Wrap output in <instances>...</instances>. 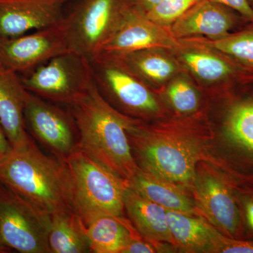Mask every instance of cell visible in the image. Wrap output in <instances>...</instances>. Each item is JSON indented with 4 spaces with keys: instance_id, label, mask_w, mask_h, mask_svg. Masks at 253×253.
Returning a JSON list of instances; mask_svg holds the SVG:
<instances>
[{
    "instance_id": "obj_1",
    "label": "cell",
    "mask_w": 253,
    "mask_h": 253,
    "mask_svg": "<svg viewBox=\"0 0 253 253\" xmlns=\"http://www.w3.org/2000/svg\"><path fill=\"white\" fill-rule=\"evenodd\" d=\"M78 132L77 146L125 181L139 169L126 132L128 118L113 109L94 81L68 105Z\"/></svg>"
},
{
    "instance_id": "obj_2",
    "label": "cell",
    "mask_w": 253,
    "mask_h": 253,
    "mask_svg": "<svg viewBox=\"0 0 253 253\" xmlns=\"http://www.w3.org/2000/svg\"><path fill=\"white\" fill-rule=\"evenodd\" d=\"M0 184L48 217L75 212L63 163L43 154L33 141L0 158Z\"/></svg>"
},
{
    "instance_id": "obj_3",
    "label": "cell",
    "mask_w": 253,
    "mask_h": 253,
    "mask_svg": "<svg viewBox=\"0 0 253 253\" xmlns=\"http://www.w3.org/2000/svg\"><path fill=\"white\" fill-rule=\"evenodd\" d=\"M62 162L71 183L73 210L83 224L101 214L124 217L126 181L78 146Z\"/></svg>"
},
{
    "instance_id": "obj_4",
    "label": "cell",
    "mask_w": 253,
    "mask_h": 253,
    "mask_svg": "<svg viewBox=\"0 0 253 253\" xmlns=\"http://www.w3.org/2000/svg\"><path fill=\"white\" fill-rule=\"evenodd\" d=\"M126 132L139 168L179 186L194 185L201 154L197 143L183 136L157 137L129 118Z\"/></svg>"
},
{
    "instance_id": "obj_5",
    "label": "cell",
    "mask_w": 253,
    "mask_h": 253,
    "mask_svg": "<svg viewBox=\"0 0 253 253\" xmlns=\"http://www.w3.org/2000/svg\"><path fill=\"white\" fill-rule=\"evenodd\" d=\"M27 74L21 80L26 90L68 106L94 81L89 61L72 51L50 59Z\"/></svg>"
},
{
    "instance_id": "obj_6",
    "label": "cell",
    "mask_w": 253,
    "mask_h": 253,
    "mask_svg": "<svg viewBox=\"0 0 253 253\" xmlns=\"http://www.w3.org/2000/svg\"><path fill=\"white\" fill-rule=\"evenodd\" d=\"M89 63L95 84L105 99L134 114L157 112L154 95L122 56L101 52Z\"/></svg>"
},
{
    "instance_id": "obj_7",
    "label": "cell",
    "mask_w": 253,
    "mask_h": 253,
    "mask_svg": "<svg viewBox=\"0 0 253 253\" xmlns=\"http://www.w3.org/2000/svg\"><path fill=\"white\" fill-rule=\"evenodd\" d=\"M121 0H84L63 18L69 49L90 62L117 25Z\"/></svg>"
},
{
    "instance_id": "obj_8",
    "label": "cell",
    "mask_w": 253,
    "mask_h": 253,
    "mask_svg": "<svg viewBox=\"0 0 253 253\" xmlns=\"http://www.w3.org/2000/svg\"><path fill=\"white\" fill-rule=\"evenodd\" d=\"M50 217L0 184V240L21 253H51Z\"/></svg>"
},
{
    "instance_id": "obj_9",
    "label": "cell",
    "mask_w": 253,
    "mask_h": 253,
    "mask_svg": "<svg viewBox=\"0 0 253 253\" xmlns=\"http://www.w3.org/2000/svg\"><path fill=\"white\" fill-rule=\"evenodd\" d=\"M71 51L63 18L60 22L13 38H0V61L18 73H28L50 59Z\"/></svg>"
},
{
    "instance_id": "obj_10",
    "label": "cell",
    "mask_w": 253,
    "mask_h": 253,
    "mask_svg": "<svg viewBox=\"0 0 253 253\" xmlns=\"http://www.w3.org/2000/svg\"><path fill=\"white\" fill-rule=\"evenodd\" d=\"M26 128L62 161L77 146L71 114L47 100L28 91L24 108Z\"/></svg>"
},
{
    "instance_id": "obj_11",
    "label": "cell",
    "mask_w": 253,
    "mask_h": 253,
    "mask_svg": "<svg viewBox=\"0 0 253 253\" xmlns=\"http://www.w3.org/2000/svg\"><path fill=\"white\" fill-rule=\"evenodd\" d=\"M174 37L150 21L126 0H121L118 23L102 52L123 55L157 48L175 47Z\"/></svg>"
},
{
    "instance_id": "obj_12",
    "label": "cell",
    "mask_w": 253,
    "mask_h": 253,
    "mask_svg": "<svg viewBox=\"0 0 253 253\" xmlns=\"http://www.w3.org/2000/svg\"><path fill=\"white\" fill-rule=\"evenodd\" d=\"M223 134L234 175L253 182V92L236 96L228 106Z\"/></svg>"
},
{
    "instance_id": "obj_13",
    "label": "cell",
    "mask_w": 253,
    "mask_h": 253,
    "mask_svg": "<svg viewBox=\"0 0 253 253\" xmlns=\"http://www.w3.org/2000/svg\"><path fill=\"white\" fill-rule=\"evenodd\" d=\"M196 206L216 229L233 239H242L241 216L232 185L210 174L194 181Z\"/></svg>"
},
{
    "instance_id": "obj_14",
    "label": "cell",
    "mask_w": 253,
    "mask_h": 253,
    "mask_svg": "<svg viewBox=\"0 0 253 253\" xmlns=\"http://www.w3.org/2000/svg\"><path fill=\"white\" fill-rule=\"evenodd\" d=\"M59 0H0V38H13L64 18Z\"/></svg>"
},
{
    "instance_id": "obj_15",
    "label": "cell",
    "mask_w": 253,
    "mask_h": 253,
    "mask_svg": "<svg viewBox=\"0 0 253 253\" xmlns=\"http://www.w3.org/2000/svg\"><path fill=\"white\" fill-rule=\"evenodd\" d=\"M244 22L249 21L234 10L210 0H201L173 23L171 34L174 38L206 36L216 41L229 36Z\"/></svg>"
},
{
    "instance_id": "obj_16",
    "label": "cell",
    "mask_w": 253,
    "mask_h": 253,
    "mask_svg": "<svg viewBox=\"0 0 253 253\" xmlns=\"http://www.w3.org/2000/svg\"><path fill=\"white\" fill-rule=\"evenodd\" d=\"M27 94L17 73L0 61V123L13 149H23L33 141L25 123Z\"/></svg>"
},
{
    "instance_id": "obj_17",
    "label": "cell",
    "mask_w": 253,
    "mask_h": 253,
    "mask_svg": "<svg viewBox=\"0 0 253 253\" xmlns=\"http://www.w3.org/2000/svg\"><path fill=\"white\" fill-rule=\"evenodd\" d=\"M129 189L167 211L194 214L196 203L180 186L139 168L134 175L126 181Z\"/></svg>"
},
{
    "instance_id": "obj_18",
    "label": "cell",
    "mask_w": 253,
    "mask_h": 253,
    "mask_svg": "<svg viewBox=\"0 0 253 253\" xmlns=\"http://www.w3.org/2000/svg\"><path fill=\"white\" fill-rule=\"evenodd\" d=\"M125 211L136 230L150 242L174 245L167 220V210L145 199L126 185Z\"/></svg>"
},
{
    "instance_id": "obj_19",
    "label": "cell",
    "mask_w": 253,
    "mask_h": 253,
    "mask_svg": "<svg viewBox=\"0 0 253 253\" xmlns=\"http://www.w3.org/2000/svg\"><path fill=\"white\" fill-rule=\"evenodd\" d=\"M83 229L90 253H121L129 240L139 237L124 217L112 214L98 216L83 224Z\"/></svg>"
},
{
    "instance_id": "obj_20",
    "label": "cell",
    "mask_w": 253,
    "mask_h": 253,
    "mask_svg": "<svg viewBox=\"0 0 253 253\" xmlns=\"http://www.w3.org/2000/svg\"><path fill=\"white\" fill-rule=\"evenodd\" d=\"M169 232L174 245L189 252H213L214 229L192 214L167 211Z\"/></svg>"
},
{
    "instance_id": "obj_21",
    "label": "cell",
    "mask_w": 253,
    "mask_h": 253,
    "mask_svg": "<svg viewBox=\"0 0 253 253\" xmlns=\"http://www.w3.org/2000/svg\"><path fill=\"white\" fill-rule=\"evenodd\" d=\"M48 243L51 253L90 252L83 224L75 212L60 213L50 217Z\"/></svg>"
},
{
    "instance_id": "obj_22",
    "label": "cell",
    "mask_w": 253,
    "mask_h": 253,
    "mask_svg": "<svg viewBox=\"0 0 253 253\" xmlns=\"http://www.w3.org/2000/svg\"><path fill=\"white\" fill-rule=\"evenodd\" d=\"M241 31L211 42L214 49L253 73V22Z\"/></svg>"
},
{
    "instance_id": "obj_23",
    "label": "cell",
    "mask_w": 253,
    "mask_h": 253,
    "mask_svg": "<svg viewBox=\"0 0 253 253\" xmlns=\"http://www.w3.org/2000/svg\"><path fill=\"white\" fill-rule=\"evenodd\" d=\"M126 64L140 78L154 82L167 81L175 71L172 61L150 50L136 51L121 56Z\"/></svg>"
},
{
    "instance_id": "obj_24",
    "label": "cell",
    "mask_w": 253,
    "mask_h": 253,
    "mask_svg": "<svg viewBox=\"0 0 253 253\" xmlns=\"http://www.w3.org/2000/svg\"><path fill=\"white\" fill-rule=\"evenodd\" d=\"M200 1L201 0H162L144 14L158 26H172Z\"/></svg>"
},
{
    "instance_id": "obj_25",
    "label": "cell",
    "mask_w": 253,
    "mask_h": 253,
    "mask_svg": "<svg viewBox=\"0 0 253 253\" xmlns=\"http://www.w3.org/2000/svg\"><path fill=\"white\" fill-rule=\"evenodd\" d=\"M168 96L173 107L181 113L191 112L199 104L197 93L184 80H176L171 83L168 89Z\"/></svg>"
},
{
    "instance_id": "obj_26",
    "label": "cell",
    "mask_w": 253,
    "mask_h": 253,
    "mask_svg": "<svg viewBox=\"0 0 253 253\" xmlns=\"http://www.w3.org/2000/svg\"><path fill=\"white\" fill-rule=\"evenodd\" d=\"M244 187L233 186L241 216L242 239L253 240V182Z\"/></svg>"
},
{
    "instance_id": "obj_27",
    "label": "cell",
    "mask_w": 253,
    "mask_h": 253,
    "mask_svg": "<svg viewBox=\"0 0 253 253\" xmlns=\"http://www.w3.org/2000/svg\"><path fill=\"white\" fill-rule=\"evenodd\" d=\"M213 252L253 253V240L233 239L214 229Z\"/></svg>"
},
{
    "instance_id": "obj_28",
    "label": "cell",
    "mask_w": 253,
    "mask_h": 253,
    "mask_svg": "<svg viewBox=\"0 0 253 253\" xmlns=\"http://www.w3.org/2000/svg\"><path fill=\"white\" fill-rule=\"evenodd\" d=\"M227 6L246 18L249 22H253V9L249 0H210Z\"/></svg>"
},
{
    "instance_id": "obj_29",
    "label": "cell",
    "mask_w": 253,
    "mask_h": 253,
    "mask_svg": "<svg viewBox=\"0 0 253 253\" xmlns=\"http://www.w3.org/2000/svg\"><path fill=\"white\" fill-rule=\"evenodd\" d=\"M157 243L143 241L139 237L133 238L129 240L123 248L121 253H154L160 252L156 248Z\"/></svg>"
},
{
    "instance_id": "obj_30",
    "label": "cell",
    "mask_w": 253,
    "mask_h": 253,
    "mask_svg": "<svg viewBox=\"0 0 253 253\" xmlns=\"http://www.w3.org/2000/svg\"><path fill=\"white\" fill-rule=\"evenodd\" d=\"M126 1L134 9L144 14L154 8L162 0H126Z\"/></svg>"
},
{
    "instance_id": "obj_31",
    "label": "cell",
    "mask_w": 253,
    "mask_h": 253,
    "mask_svg": "<svg viewBox=\"0 0 253 253\" xmlns=\"http://www.w3.org/2000/svg\"><path fill=\"white\" fill-rule=\"evenodd\" d=\"M13 148L7 139L4 128L0 123V158L7 156L12 151Z\"/></svg>"
},
{
    "instance_id": "obj_32",
    "label": "cell",
    "mask_w": 253,
    "mask_h": 253,
    "mask_svg": "<svg viewBox=\"0 0 253 253\" xmlns=\"http://www.w3.org/2000/svg\"><path fill=\"white\" fill-rule=\"evenodd\" d=\"M7 248L5 247L2 243H1V240H0V253H6L7 252Z\"/></svg>"
},
{
    "instance_id": "obj_33",
    "label": "cell",
    "mask_w": 253,
    "mask_h": 253,
    "mask_svg": "<svg viewBox=\"0 0 253 253\" xmlns=\"http://www.w3.org/2000/svg\"><path fill=\"white\" fill-rule=\"evenodd\" d=\"M250 4H251V6H252V8L253 9V0H249Z\"/></svg>"
},
{
    "instance_id": "obj_34",
    "label": "cell",
    "mask_w": 253,
    "mask_h": 253,
    "mask_svg": "<svg viewBox=\"0 0 253 253\" xmlns=\"http://www.w3.org/2000/svg\"><path fill=\"white\" fill-rule=\"evenodd\" d=\"M59 1H61V2H64L65 1H66V0H59Z\"/></svg>"
}]
</instances>
